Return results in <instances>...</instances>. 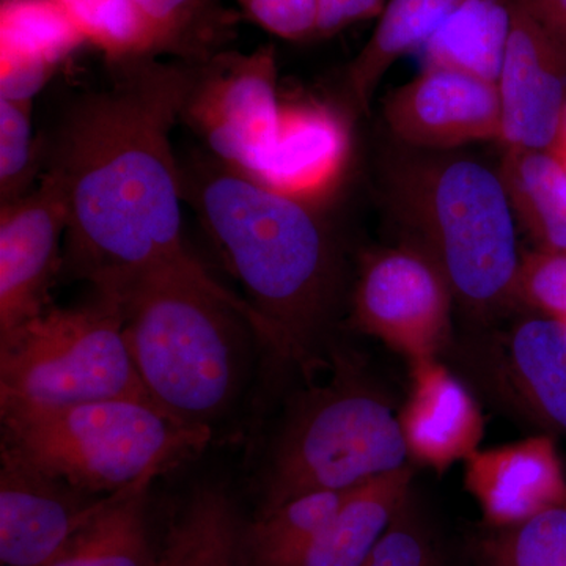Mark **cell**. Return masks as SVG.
Wrapping results in <instances>:
<instances>
[{
	"label": "cell",
	"mask_w": 566,
	"mask_h": 566,
	"mask_svg": "<svg viewBox=\"0 0 566 566\" xmlns=\"http://www.w3.org/2000/svg\"><path fill=\"white\" fill-rule=\"evenodd\" d=\"M107 87L71 103L43 140V175L65 200V262L96 293H115L153 275L185 279L218 294L264 337L252 305L216 281L182 241L181 164L174 126L191 82V63L155 55L111 62Z\"/></svg>",
	"instance_id": "obj_1"
},
{
	"label": "cell",
	"mask_w": 566,
	"mask_h": 566,
	"mask_svg": "<svg viewBox=\"0 0 566 566\" xmlns=\"http://www.w3.org/2000/svg\"><path fill=\"white\" fill-rule=\"evenodd\" d=\"M182 199L266 324L271 354L305 382L329 368L344 259L311 202L270 188L210 153L181 166Z\"/></svg>",
	"instance_id": "obj_2"
},
{
	"label": "cell",
	"mask_w": 566,
	"mask_h": 566,
	"mask_svg": "<svg viewBox=\"0 0 566 566\" xmlns=\"http://www.w3.org/2000/svg\"><path fill=\"white\" fill-rule=\"evenodd\" d=\"M423 151V150H422ZM386 199L409 248L441 270L472 322L493 326L515 307L521 253L504 180L486 164L447 153H403L386 166Z\"/></svg>",
	"instance_id": "obj_3"
},
{
	"label": "cell",
	"mask_w": 566,
	"mask_h": 566,
	"mask_svg": "<svg viewBox=\"0 0 566 566\" xmlns=\"http://www.w3.org/2000/svg\"><path fill=\"white\" fill-rule=\"evenodd\" d=\"M327 371L326 382H305L286 401L264 461L259 513L409 464L398 409L363 357L334 345Z\"/></svg>",
	"instance_id": "obj_4"
},
{
	"label": "cell",
	"mask_w": 566,
	"mask_h": 566,
	"mask_svg": "<svg viewBox=\"0 0 566 566\" xmlns=\"http://www.w3.org/2000/svg\"><path fill=\"white\" fill-rule=\"evenodd\" d=\"M104 296L120 307L134 367L167 416L182 427L210 428L229 411L244 381L245 331L253 333L233 305L167 275Z\"/></svg>",
	"instance_id": "obj_5"
},
{
	"label": "cell",
	"mask_w": 566,
	"mask_h": 566,
	"mask_svg": "<svg viewBox=\"0 0 566 566\" xmlns=\"http://www.w3.org/2000/svg\"><path fill=\"white\" fill-rule=\"evenodd\" d=\"M2 455L85 493L111 495L199 453L210 428L182 427L128 398L65 406L0 405Z\"/></svg>",
	"instance_id": "obj_6"
},
{
	"label": "cell",
	"mask_w": 566,
	"mask_h": 566,
	"mask_svg": "<svg viewBox=\"0 0 566 566\" xmlns=\"http://www.w3.org/2000/svg\"><path fill=\"white\" fill-rule=\"evenodd\" d=\"M114 398L161 409L134 367L122 311L112 297L96 293L80 307L50 305L0 337V405L65 406Z\"/></svg>",
	"instance_id": "obj_7"
},
{
	"label": "cell",
	"mask_w": 566,
	"mask_h": 566,
	"mask_svg": "<svg viewBox=\"0 0 566 566\" xmlns=\"http://www.w3.org/2000/svg\"><path fill=\"white\" fill-rule=\"evenodd\" d=\"M447 365L495 411L566 436V323L517 316L505 329L479 327L453 338Z\"/></svg>",
	"instance_id": "obj_8"
},
{
	"label": "cell",
	"mask_w": 566,
	"mask_h": 566,
	"mask_svg": "<svg viewBox=\"0 0 566 566\" xmlns=\"http://www.w3.org/2000/svg\"><path fill=\"white\" fill-rule=\"evenodd\" d=\"M282 117L271 44L191 63L180 120L219 161L259 180L281 136Z\"/></svg>",
	"instance_id": "obj_9"
},
{
	"label": "cell",
	"mask_w": 566,
	"mask_h": 566,
	"mask_svg": "<svg viewBox=\"0 0 566 566\" xmlns=\"http://www.w3.org/2000/svg\"><path fill=\"white\" fill-rule=\"evenodd\" d=\"M455 304L446 275L422 252L398 245L370 253L352 297V326L408 364L442 359L452 345Z\"/></svg>",
	"instance_id": "obj_10"
},
{
	"label": "cell",
	"mask_w": 566,
	"mask_h": 566,
	"mask_svg": "<svg viewBox=\"0 0 566 566\" xmlns=\"http://www.w3.org/2000/svg\"><path fill=\"white\" fill-rule=\"evenodd\" d=\"M65 200L41 175L39 188L0 211V337L20 329L50 307V290L62 266Z\"/></svg>",
	"instance_id": "obj_11"
},
{
	"label": "cell",
	"mask_w": 566,
	"mask_h": 566,
	"mask_svg": "<svg viewBox=\"0 0 566 566\" xmlns=\"http://www.w3.org/2000/svg\"><path fill=\"white\" fill-rule=\"evenodd\" d=\"M385 118L394 136L412 150L447 151L502 136L497 84L441 66H424L390 93Z\"/></svg>",
	"instance_id": "obj_12"
},
{
	"label": "cell",
	"mask_w": 566,
	"mask_h": 566,
	"mask_svg": "<svg viewBox=\"0 0 566 566\" xmlns=\"http://www.w3.org/2000/svg\"><path fill=\"white\" fill-rule=\"evenodd\" d=\"M497 91L506 150H551L566 106V52L516 0Z\"/></svg>",
	"instance_id": "obj_13"
},
{
	"label": "cell",
	"mask_w": 566,
	"mask_h": 566,
	"mask_svg": "<svg viewBox=\"0 0 566 566\" xmlns=\"http://www.w3.org/2000/svg\"><path fill=\"white\" fill-rule=\"evenodd\" d=\"M0 468V564L44 566L111 495L85 493L7 455Z\"/></svg>",
	"instance_id": "obj_14"
},
{
	"label": "cell",
	"mask_w": 566,
	"mask_h": 566,
	"mask_svg": "<svg viewBox=\"0 0 566 566\" xmlns=\"http://www.w3.org/2000/svg\"><path fill=\"white\" fill-rule=\"evenodd\" d=\"M408 398L398 423L409 460L444 472L474 455L485 434L476 395L442 359L409 365Z\"/></svg>",
	"instance_id": "obj_15"
},
{
	"label": "cell",
	"mask_w": 566,
	"mask_h": 566,
	"mask_svg": "<svg viewBox=\"0 0 566 566\" xmlns=\"http://www.w3.org/2000/svg\"><path fill=\"white\" fill-rule=\"evenodd\" d=\"M464 486L486 526H512L566 505L564 463L547 433L476 450L464 461Z\"/></svg>",
	"instance_id": "obj_16"
},
{
	"label": "cell",
	"mask_w": 566,
	"mask_h": 566,
	"mask_svg": "<svg viewBox=\"0 0 566 566\" xmlns=\"http://www.w3.org/2000/svg\"><path fill=\"white\" fill-rule=\"evenodd\" d=\"M84 36L52 0L0 3V98L33 102Z\"/></svg>",
	"instance_id": "obj_17"
},
{
	"label": "cell",
	"mask_w": 566,
	"mask_h": 566,
	"mask_svg": "<svg viewBox=\"0 0 566 566\" xmlns=\"http://www.w3.org/2000/svg\"><path fill=\"white\" fill-rule=\"evenodd\" d=\"M411 464L354 488L340 512L292 553L263 566H363L412 491Z\"/></svg>",
	"instance_id": "obj_18"
},
{
	"label": "cell",
	"mask_w": 566,
	"mask_h": 566,
	"mask_svg": "<svg viewBox=\"0 0 566 566\" xmlns=\"http://www.w3.org/2000/svg\"><path fill=\"white\" fill-rule=\"evenodd\" d=\"M348 128L323 104L283 106L281 136L259 181L311 202L337 180L348 158Z\"/></svg>",
	"instance_id": "obj_19"
},
{
	"label": "cell",
	"mask_w": 566,
	"mask_h": 566,
	"mask_svg": "<svg viewBox=\"0 0 566 566\" xmlns=\"http://www.w3.org/2000/svg\"><path fill=\"white\" fill-rule=\"evenodd\" d=\"M150 474L112 494L44 566H153L156 556L147 517Z\"/></svg>",
	"instance_id": "obj_20"
},
{
	"label": "cell",
	"mask_w": 566,
	"mask_h": 566,
	"mask_svg": "<svg viewBox=\"0 0 566 566\" xmlns=\"http://www.w3.org/2000/svg\"><path fill=\"white\" fill-rule=\"evenodd\" d=\"M515 0H465L422 48L424 66H441L497 84Z\"/></svg>",
	"instance_id": "obj_21"
},
{
	"label": "cell",
	"mask_w": 566,
	"mask_h": 566,
	"mask_svg": "<svg viewBox=\"0 0 566 566\" xmlns=\"http://www.w3.org/2000/svg\"><path fill=\"white\" fill-rule=\"evenodd\" d=\"M244 528L226 491L199 488L170 524L153 566H248Z\"/></svg>",
	"instance_id": "obj_22"
},
{
	"label": "cell",
	"mask_w": 566,
	"mask_h": 566,
	"mask_svg": "<svg viewBox=\"0 0 566 566\" xmlns=\"http://www.w3.org/2000/svg\"><path fill=\"white\" fill-rule=\"evenodd\" d=\"M465 0H387L370 40L348 69V91L368 109L379 82L395 62L424 43Z\"/></svg>",
	"instance_id": "obj_23"
},
{
	"label": "cell",
	"mask_w": 566,
	"mask_h": 566,
	"mask_svg": "<svg viewBox=\"0 0 566 566\" xmlns=\"http://www.w3.org/2000/svg\"><path fill=\"white\" fill-rule=\"evenodd\" d=\"M499 174L536 249L566 252V188L554 153L506 150Z\"/></svg>",
	"instance_id": "obj_24"
},
{
	"label": "cell",
	"mask_w": 566,
	"mask_h": 566,
	"mask_svg": "<svg viewBox=\"0 0 566 566\" xmlns=\"http://www.w3.org/2000/svg\"><path fill=\"white\" fill-rule=\"evenodd\" d=\"M472 566H566V505L512 526H483L469 539Z\"/></svg>",
	"instance_id": "obj_25"
},
{
	"label": "cell",
	"mask_w": 566,
	"mask_h": 566,
	"mask_svg": "<svg viewBox=\"0 0 566 566\" xmlns=\"http://www.w3.org/2000/svg\"><path fill=\"white\" fill-rule=\"evenodd\" d=\"M353 490L305 494L259 513L244 528L245 564L263 566L292 553L331 523Z\"/></svg>",
	"instance_id": "obj_26"
},
{
	"label": "cell",
	"mask_w": 566,
	"mask_h": 566,
	"mask_svg": "<svg viewBox=\"0 0 566 566\" xmlns=\"http://www.w3.org/2000/svg\"><path fill=\"white\" fill-rule=\"evenodd\" d=\"M85 41L102 50L109 62L155 55L147 25L133 0H52Z\"/></svg>",
	"instance_id": "obj_27"
},
{
	"label": "cell",
	"mask_w": 566,
	"mask_h": 566,
	"mask_svg": "<svg viewBox=\"0 0 566 566\" xmlns=\"http://www.w3.org/2000/svg\"><path fill=\"white\" fill-rule=\"evenodd\" d=\"M137 13L147 25L156 55L178 54L188 63L207 61L212 39L207 0H133Z\"/></svg>",
	"instance_id": "obj_28"
},
{
	"label": "cell",
	"mask_w": 566,
	"mask_h": 566,
	"mask_svg": "<svg viewBox=\"0 0 566 566\" xmlns=\"http://www.w3.org/2000/svg\"><path fill=\"white\" fill-rule=\"evenodd\" d=\"M41 170L43 140L33 136L32 102L0 98V203L31 193Z\"/></svg>",
	"instance_id": "obj_29"
},
{
	"label": "cell",
	"mask_w": 566,
	"mask_h": 566,
	"mask_svg": "<svg viewBox=\"0 0 566 566\" xmlns=\"http://www.w3.org/2000/svg\"><path fill=\"white\" fill-rule=\"evenodd\" d=\"M363 566H447L415 490L395 513L392 523Z\"/></svg>",
	"instance_id": "obj_30"
},
{
	"label": "cell",
	"mask_w": 566,
	"mask_h": 566,
	"mask_svg": "<svg viewBox=\"0 0 566 566\" xmlns=\"http://www.w3.org/2000/svg\"><path fill=\"white\" fill-rule=\"evenodd\" d=\"M513 303L536 314L566 319V252L521 253Z\"/></svg>",
	"instance_id": "obj_31"
},
{
	"label": "cell",
	"mask_w": 566,
	"mask_h": 566,
	"mask_svg": "<svg viewBox=\"0 0 566 566\" xmlns=\"http://www.w3.org/2000/svg\"><path fill=\"white\" fill-rule=\"evenodd\" d=\"M249 20L285 40L315 36L316 0H237Z\"/></svg>",
	"instance_id": "obj_32"
},
{
	"label": "cell",
	"mask_w": 566,
	"mask_h": 566,
	"mask_svg": "<svg viewBox=\"0 0 566 566\" xmlns=\"http://www.w3.org/2000/svg\"><path fill=\"white\" fill-rule=\"evenodd\" d=\"M387 0H316L315 36H333L356 22L381 17Z\"/></svg>",
	"instance_id": "obj_33"
},
{
	"label": "cell",
	"mask_w": 566,
	"mask_h": 566,
	"mask_svg": "<svg viewBox=\"0 0 566 566\" xmlns=\"http://www.w3.org/2000/svg\"><path fill=\"white\" fill-rule=\"evenodd\" d=\"M566 52V0H516Z\"/></svg>",
	"instance_id": "obj_34"
},
{
	"label": "cell",
	"mask_w": 566,
	"mask_h": 566,
	"mask_svg": "<svg viewBox=\"0 0 566 566\" xmlns=\"http://www.w3.org/2000/svg\"><path fill=\"white\" fill-rule=\"evenodd\" d=\"M551 151L556 156L558 164H560L562 174H564V181L566 188V139L558 137L556 145L551 148Z\"/></svg>",
	"instance_id": "obj_35"
},
{
	"label": "cell",
	"mask_w": 566,
	"mask_h": 566,
	"mask_svg": "<svg viewBox=\"0 0 566 566\" xmlns=\"http://www.w3.org/2000/svg\"><path fill=\"white\" fill-rule=\"evenodd\" d=\"M558 137H564V139H566V106L564 112V118H562L560 133H558Z\"/></svg>",
	"instance_id": "obj_36"
},
{
	"label": "cell",
	"mask_w": 566,
	"mask_h": 566,
	"mask_svg": "<svg viewBox=\"0 0 566 566\" xmlns=\"http://www.w3.org/2000/svg\"><path fill=\"white\" fill-rule=\"evenodd\" d=\"M562 322H564V319H562ZM565 323H566V319H565Z\"/></svg>",
	"instance_id": "obj_37"
}]
</instances>
